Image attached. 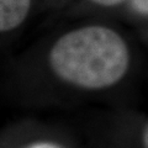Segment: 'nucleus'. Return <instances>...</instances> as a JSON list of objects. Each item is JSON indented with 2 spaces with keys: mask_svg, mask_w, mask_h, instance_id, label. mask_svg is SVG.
Masks as SVG:
<instances>
[{
  "mask_svg": "<svg viewBox=\"0 0 148 148\" xmlns=\"http://www.w3.org/2000/svg\"><path fill=\"white\" fill-rule=\"evenodd\" d=\"M48 67L58 80L88 91L117 85L131 67V49L116 30L104 25L77 27L48 51Z\"/></svg>",
  "mask_w": 148,
  "mask_h": 148,
  "instance_id": "f257e3e1",
  "label": "nucleus"
},
{
  "mask_svg": "<svg viewBox=\"0 0 148 148\" xmlns=\"http://www.w3.org/2000/svg\"><path fill=\"white\" fill-rule=\"evenodd\" d=\"M31 9V0H0V31L16 30L25 22Z\"/></svg>",
  "mask_w": 148,
  "mask_h": 148,
  "instance_id": "f03ea898",
  "label": "nucleus"
},
{
  "mask_svg": "<svg viewBox=\"0 0 148 148\" xmlns=\"http://www.w3.org/2000/svg\"><path fill=\"white\" fill-rule=\"evenodd\" d=\"M133 9L142 14V15H148V0H131Z\"/></svg>",
  "mask_w": 148,
  "mask_h": 148,
  "instance_id": "7ed1b4c3",
  "label": "nucleus"
},
{
  "mask_svg": "<svg viewBox=\"0 0 148 148\" xmlns=\"http://www.w3.org/2000/svg\"><path fill=\"white\" fill-rule=\"evenodd\" d=\"M92 3L98 4L100 6H106V8H111V6H116L122 4L125 0H91Z\"/></svg>",
  "mask_w": 148,
  "mask_h": 148,
  "instance_id": "20e7f679",
  "label": "nucleus"
},
{
  "mask_svg": "<svg viewBox=\"0 0 148 148\" xmlns=\"http://www.w3.org/2000/svg\"><path fill=\"white\" fill-rule=\"evenodd\" d=\"M141 145L142 148H148V122L145 123L141 132Z\"/></svg>",
  "mask_w": 148,
  "mask_h": 148,
  "instance_id": "39448f33",
  "label": "nucleus"
},
{
  "mask_svg": "<svg viewBox=\"0 0 148 148\" xmlns=\"http://www.w3.org/2000/svg\"><path fill=\"white\" fill-rule=\"evenodd\" d=\"M34 148H57V147L52 146V145H40V146H36Z\"/></svg>",
  "mask_w": 148,
  "mask_h": 148,
  "instance_id": "423d86ee",
  "label": "nucleus"
}]
</instances>
